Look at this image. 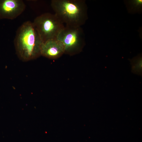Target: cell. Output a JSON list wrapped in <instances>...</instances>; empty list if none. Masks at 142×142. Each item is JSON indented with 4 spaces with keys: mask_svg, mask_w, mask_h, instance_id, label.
<instances>
[{
    "mask_svg": "<svg viewBox=\"0 0 142 142\" xmlns=\"http://www.w3.org/2000/svg\"><path fill=\"white\" fill-rule=\"evenodd\" d=\"M14 42L16 54L23 61L34 59L41 55L43 42L33 22L26 21L18 28Z\"/></svg>",
    "mask_w": 142,
    "mask_h": 142,
    "instance_id": "cell-1",
    "label": "cell"
},
{
    "mask_svg": "<svg viewBox=\"0 0 142 142\" xmlns=\"http://www.w3.org/2000/svg\"><path fill=\"white\" fill-rule=\"evenodd\" d=\"M55 14L66 26L81 27L88 18L87 7L84 0H52Z\"/></svg>",
    "mask_w": 142,
    "mask_h": 142,
    "instance_id": "cell-2",
    "label": "cell"
},
{
    "mask_svg": "<svg viewBox=\"0 0 142 142\" xmlns=\"http://www.w3.org/2000/svg\"><path fill=\"white\" fill-rule=\"evenodd\" d=\"M33 23L43 42L57 38L65 27L64 24L54 14L47 13L37 17Z\"/></svg>",
    "mask_w": 142,
    "mask_h": 142,
    "instance_id": "cell-3",
    "label": "cell"
},
{
    "mask_svg": "<svg viewBox=\"0 0 142 142\" xmlns=\"http://www.w3.org/2000/svg\"><path fill=\"white\" fill-rule=\"evenodd\" d=\"M57 39L64 44L65 53L73 54L81 51L85 44V36L81 27L66 26Z\"/></svg>",
    "mask_w": 142,
    "mask_h": 142,
    "instance_id": "cell-4",
    "label": "cell"
},
{
    "mask_svg": "<svg viewBox=\"0 0 142 142\" xmlns=\"http://www.w3.org/2000/svg\"><path fill=\"white\" fill-rule=\"evenodd\" d=\"M26 7L24 3L22 0L0 1V17L14 19L22 13Z\"/></svg>",
    "mask_w": 142,
    "mask_h": 142,
    "instance_id": "cell-5",
    "label": "cell"
},
{
    "mask_svg": "<svg viewBox=\"0 0 142 142\" xmlns=\"http://www.w3.org/2000/svg\"><path fill=\"white\" fill-rule=\"evenodd\" d=\"M63 43L57 38L43 42L41 48V55L50 59H55L65 53Z\"/></svg>",
    "mask_w": 142,
    "mask_h": 142,
    "instance_id": "cell-6",
    "label": "cell"
},
{
    "mask_svg": "<svg viewBox=\"0 0 142 142\" xmlns=\"http://www.w3.org/2000/svg\"><path fill=\"white\" fill-rule=\"evenodd\" d=\"M131 65V72L133 73L142 76V56L139 54L129 60Z\"/></svg>",
    "mask_w": 142,
    "mask_h": 142,
    "instance_id": "cell-7",
    "label": "cell"
},
{
    "mask_svg": "<svg viewBox=\"0 0 142 142\" xmlns=\"http://www.w3.org/2000/svg\"><path fill=\"white\" fill-rule=\"evenodd\" d=\"M128 12L131 13H141L142 11V0H128L125 1Z\"/></svg>",
    "mask_w": 142,
    "mask_h": 142,
    "instance_id": "cell-8",
    "label": "cell"
}]
</instances>
